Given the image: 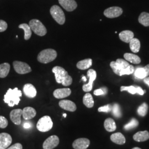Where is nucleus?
Listing matches in <instances>:
<instances>
[{
	"label": "nucleus",
	"instance_id": "nucleus-1",
	"mask_svg": "<svg viewBox=\"0 0 149 149\" xmlns=\"http://www.w3.org/2000/svg\"><path fill=\"white\" fill-rule=\"evenodd\" d=\"M55 74V80L58 84H61L64 86H69L72 83V79L68 72L60 66H55L52 69Z\"/></svg>",
	"mask_w": 149,
	"mask_h": 149
},
{
	"label": "nucleus",
	"instance_id": "nucleus-2",
	"mask_svg": "<svg viewBox=\"0 0 149 149\" xmlns=\"http://www.w3.org/2000/svg\"><path fill=\"white\" fill-rule=\"evenodd\" d=\"M22 96L21 91L19 90L18 88L16 87L14 89L9 88L4 96L3 101L5 103L8 104V106L12 107L18 104L21 101L20 97Z\"/></svg>",
	"mask_w": 149,
	"mask_h": 149
},
{
	"label": "nucleus",
	"instance_id": "nucleus-3",
	"mask_svg": "<svg viewBox=\"0 0 149 149\" xmlns=\"http://www.w3.org/2000/svg\"><path fill=\"white\" fill-rule=\"evenodd\" d=\"M57 57L56 52L53 49H47L41 51L38 55V61L43 64H48Z\"/></svg>",
	"mask_w": 149,
	"mask_h": 149
},
{
	"label": "nucleus",
	"instance_id": "nucleus-4",
	"mask_svg": "<svg viewBox=\"0 0 149 149\" xmlns=\"http://www.w3.org/2000/svg\"><path fill=\"white\" fill-rule=\"evenodd\" d=\"M29 26L31 27L32 31L39 36H44L47 33L46 27L38 19H32L29 22Z\"/></svg>",
	"mask_w": 149,
	"mask_h": 149
},
{
	"label": "nucleus",
	"instance_id": "nucleus-5",
	"mask_svg": "<svg viewBox=\"0 0 149 149\" xmlns=\"http://www.w3.org/2000/svg\"><path fill=\"white\" fill-rule=\"evenodd\" d=\"M53 126L52 118L48 116L41 118L37 124L38 130L41 132H47L51 130Z\"/></svg>",
	"mask_w": 149,
	"mask_h": 149
},
{
	"label": "nucleus",
	"instance_id": "nucleus-6",
	"mask_svg": "<svg viewBox=\"0 0 149 149\" xmlns=\"http://www.w3.org/2000/svg\"><path fill=\"white\" fill-rule=\"evenodd\" d=\"M50 12L54 20L60 25L64 24L65 22V16L62 9L57 5L51 7Z\"/></svg>",
	"mask_w": 149,
	"mask_h": 149
},
{
	"label": "nucleus",
	"instance_id": "nucleus-7",
	"mask_svg": "<svg viewBox=\"0 0 149 149\" xmlns=\"http://www.w3.org/2000/svg\"><path fill=\"white\" fill-rule=\"evenodd\" d=\"M130 64L127 60L122 59H118L116 61H112L110 64V66L113 72L119 76L120 72L122 70L127 68Z\"/></svg>",
	"mask_w": 149,
	"mask_h": 149
},
{
	"label": "nucleus",
	"instance_id": "nucleus-8",
	"mask_svg": "<svg viewBox=\"0 0 149 149\" xmlns=\"http://www.w3.org/2000/svg\"><path fill=\"white\" fill-rule=\"evenodd\" d=\"M14 69L19 74H26L32 71L31 68L28 64L19 61H15L13 63Z\"/></svg>",
	"mask_w": 149,
	"mask_h": 149
},
{
	"label": "nucleus",
	"instance_id": "nucleus-9",
	"mask_svg": "<svg viewBox=\"0 0 149 149\" xmlns=\"http://www.w3.org/2000/svg\"><path fill=\"white\" fill-rule=\"evenodd\" d=\"M87 75L89 78V82L87 84H85L83 85L82 89L85 92H90L92 90L93 83L94 81L96 80L97 73L95 70L90 69L87 71Z\"/></svg>",
	"mask_w": 149,
	"mask_h": 149
},
{
	"label": "nucleus",
	"instance_id": "nucleus-10",
	"mask_svg": "<svg viewBox=\"0 0 149 149\" xmlns=\"http://www.w3.org/2000/svg\"><path fill=\"white\" fill-rule=\"evenodd\" d=\"M123 10L119 7H111L104 11V15L109 18H117L122 15Z\"/></svg>",
	"mask_w": 149,
	"mask_h": 149
},
{
	"label": "nucleus",
	"instance_id": "nucleus-11",
	"mask_svg": "<svg viewBox=\"0 0 149 149\" xmlns=\"http://www.w3.org/2000/svg\"><path fill=\"white\" fill-rule=\"evenodd\" d=\"M59 144V138L56 135H52L47 139L43 145L44 149H53Z\"/></svg>",
	"mask_w": 149,
	"mask_h": 149
},
{
	"label": "nucleus",
	"instance_id": "nucleus-12",
	"mask_svg": "<svg viewBox=\"0 0 149 149\" xmlns=\"http://www.w3.org/2000/svg\"><path fill=\"white\" fill-rule=\"evenodd\" d=\"M12 142V138L9 134L0 133V149L8 148Z\"/></svg>",
	"mask_w": 149,
	"mask_h": 149
},
{
	"label": "nucleus",
	"instance_id": "nucleus-13",
	"mask_svg": "<svg viewBox=\"0 0 149 149\" xmlns=\"http://www.w3.org/2000/svg\"><path fill=\"white\" fill-rule=\"evenodd\" d=\"M59 3L68 12L74 11L77 7V4L74 0H59Z\"/></svg>",
	"mask_w": 149,
	"mask_h": 149
},
{
	"label": "nucleus",
	"instance_id": "nucleus-14",
	"mask_svg": "<svg viewBox=\"0 0 149 149\" xmlns=\"http://www.w3.org/2000/svg\"><path fill=\"white\" fill-rule=\"evenodd\" d=\"M127 91L132 95H135L136 93H138L139 95L143 96L144 93H145L146 91L143 90L139 86H122L120 87V91Z\"/></svg>",
	"mask_w": 149,
	"mask_h": 149
},
{
	"label": "nucleus",
	"instance_id": "nucleus-15",
	"mask_svg": "<svg viewBox=\"0 0 149 149\" xmlns=\"http://www.w3.org/2000/svg\"><path fill=\"white\" fill-rule=\"evenodd\" d=\"M90 144V141L88 139H77L74 141L72 147L74 149H86L89 146Z\"/></svg>",
	"mask_w": 149,
	"mask_h": 149
},
{
	"label": "nucleus",
	"instance_id": "nucleus-16",
	"mask_svg": "<svg viewBox=\"0 0 149 149\" xmlns=\"http://www.w3.org/2000/svg\"><path fill=\"white\" fill-rule=\"evenodd\" d=\"M21 116H22V109H13L10 113V119L15 124L18 125L21 123Z\"/></svg>",
	"mask_w": 149,
	"mask_h": 149
},
{
	"label": "nucleus",
	"instance_id": "nucleus-17",
	"mask_svg": "<svg viewBox=\"0 0 149 149\" xmlns=\"http://www.w3.org/2000/svg\"><path fill=\"white\" fill-rule=\"evenodd\" d=\"M59 105L61 108L69 112H74L77 109L74 102L70 100H61L59 102Z\"/></svg>",
	"mask_w": 149,
	"mask_h": 149
},
{
	"label": "nucleus",
	"instance_id": "nucleus-18",
	"mask_svg": "<svg viewBox=\"0 0 149 149\" xmlns=\"http://www.w3.org/2000/svg\"><path fill=\"white\" fill-rule=\"evenodd\" d=\"M71 93V90L69 88H59L54 91L53 95L56 98L62 99L69 96Z\"/></svg>",
	"mask_w": 149,
	"mask_h": 149
},
{
	"label": "nucleus",
	"instance_id": "nucleus-19",
	"mask_svg": "<svg viewBox=\"0 0 149 149\" xmlns=\"http://www.w3.org/2000/svg\"><path fill=\"white\" fill-rule=\"evenodd\" d=\"M24 93L27 97L33 98L37 95V90L34 86L31 84H27L23 87Z\"/></svg>",
	"mask_w": 149,
	"mask_h": 149
},
{
	"label": "nucleus",
	"instance_id": "nucleus-20",
	"mask_svg": "<svg viewBox=\"0 0 149 149\" xmlns=\"http://www.w3.org/2000/svg\"><path fill=\"white\" fill-rule=\"evenodd\" d=\"M37 112L36 109L31 107H25L22 110V116L25 120H29L36 117Z\"/></svg>",
	"mask_w": 149,
	"mask_h": 149
},
{
	"label": "nucleus",
	"instance_id": "nucleus-21",
	"mask_svg": "<svg viewBox=\"0 0 149 149\" xmlns=\"http://www.w3.org/2000/svg\"><path fill=\"white\" fill-rule=\"evenodd\" d=\"M133 32L130 31H124L122 32H120L119 34V37L120 39L125 42V43H129L131 40L134 38Z\"/></svg>",
	"mask_w": 149,
	"mask_h": 149
},
{
	"label": "nucleus",
	"instance_id": "nucleus-22",
	"mask_svg": "<svg viewBox=\"0 0 149 149\" xmlns=\"http://www.w3.org/2000/svg\"><path fill=\"white\" fill-rule=\"evenodd\" d=\"M133 139L135 141L138 142L145 141L149 139V133L146 130L139 132L134 135Z\"/></svg>",
	"mask_w": 149,
	"mask_h": 149
},
{
	"label": "nucleus",
	"instance_id": "nucleus-23",
	"mask_svg": "<svg viewBox=\"0 0 149 149\" xmlns=\"http://www.w3.org/2000/svg\"><path fill=\"white\" fill-rule=\"evenodd\" d=\"M111 140L113 143L118 145L125 144L126 141L124 136L120 133L113 134L111 136Z\"/></svg>",
	"mask_w": 149,
	"mask_h": 149
},
{
	"label": "nucleus",
	"instance_id": "nucleus-24",
	"mask_svg": "<svg viewBox=\"0 0 149 149\" xmlns=\"http://www.w3.org/2000/svg\"><path fill=\"white\" fill-rule=\"evenodd\" d=\"M104 126L107 132H112L116 130L117 126L114 120L112 118H107L104 123Z\"/></svg>",
	"mask_w": 149,
	"mask_h": 149
},
{
	"label": "nucleus",
	"instance_id": "nucleus-25",
	"mask_svg": "<svg viewBox=\"0 0 149 149\" xmlns=\"http://www.w3.org/2000/svg\"><path fill=\"white\" fill-rule=\"evenodd\" d=\"M92 65V60L91 59H86L80 61L77 63L76 66L80 70L87 69H89Z\"/></svg>",
	"mask_w": 149,
	"mask_h": 149
},
{
	"label": "nucleus",
	"instance_id": "nucleus-26",
	"mask_svg": "<svg viewBox=\"0 0 149 149\" xmlns=\"http://www.w3.org/2000/svg\"><path fill=\"white\" fill-rule=\"evenodd\" d=\"M124 58L127 61L134 64H139L141 63V59L138 55L131 53H125Z\"/></svg>",
	"mask_w": 149,
	"mask_h": 149
},
{
	"label": "nucleus",
	"instance_id": "nucleus-27",
	"mask_svg": "<svg viewBox=\"0 0 149 149\" xmlns=\"http://www.w3.org/2000/svg\"><path fill=\"white\" fill-rule=\"evenodd\" d=\"M10 65L5 63L0 64V78H5L8 74L10 70Z\"/></svg>",
	"mask_w": 149,
	"mask_h": 149
},
{
	"label": "nucleus",
	"instance_id": "nucleus-28",
	"mask_svg": "<svg viewBox=\"0 0 149 149\" xmlns=\"http://www.w3.org/2000/svg\"><path fill=\"white\" fill-rule=\"evenodd\" d=\"M130 50L135 53H138L140 49V42L137 38H133L129 42Z\"/></svg>",
	"mask_w": 149,
	"mask_h": 149
},
{
	"label": "nucleus",
	"instance_id": "nucleus-29",
	"mask_svg": "<svg viewBox=\"0 0 149 149\" xmlns=\"http://www.w3.org/2000/svg\"><path fill=\"white\" fill-rule=\"evenodd\" d=\"M20 29H22L24 32V39L29 40L32 36V29L30 26L26 23H23L19 26Z\"/></svg>",
	"mask_w": 149,
	"mask_h": 149
},
{
	"label": "nucleus",
	"instance_id": "nucleus-30",
	"mask_svg": "<svg viewBox=\"0 0 149 149\" xmlns=\"http://www.w3.org/2000/svg\"><path fill=\"white\" fill-rule=\"evenodd\" d=\"M139 22L145 27L149 26V13L142 12L139 17Z\"/></svg>",
	"mask_w": 149,
	"mask_h": 149
},
{
	"label": "nucleus",
	"instance_id": "nucleus-31",
	"mask_svg": "<svg viewBox=\"0 0 149 149\" xmlns=\"http://www.w3.org/2000/svg\"><path fill=\"white\" fill-rule=\"evenodd\" d=\"M83 103L88 108H92L94 106V100L91 94L87 93L83 98Z\"/></svg>",
	"mask_w": 149,
	"mask_h": 149
},
{
	"label": "nucleus",
	"instance_id": "nucleus-32",
	"mask_svg": "<svg viewBox=\"0 0 149 149\" xmlns=\"http://www.w3.org/2000/svg\"><path fill=\"white\" fill-rule=\"evenodd\" d=\"M112 114L114 117H115L117 118H121L122 116V113L121 111L120 107L119 105L117 103H114L112 108Z\"/></svg>",
	"mask_w": 149,
	"mask_h": 149
},
{
	"label": "nucleus",
	"instance_id": "nucleus-33",
	"mask_svg": "<svg viewBox=\"0 0 149 149\" xmlns=\"http://www.w3.org/2000/svg\"><path fill=\"white\" fill-rule=\"evenodd\" d=\"M135 76L139 79H144L148 77V74L144 68H138L135 71Z\"/></svg>",
	"mask_w": 149,
	"mask_h": 149
},
{
	"label": "nucleus",
	"instance_id": "nucleus-34",
	"mask_svg": "<svg viewBox=\"0 0 149 149\" xmlns=\"http://www.w3.org/2000/svg\"><path fill=\"white\" fill-rule=\"evenodd\" d=\"M139 125V122L135 118H132L129 122L126 124L124 126V129L125 130H130L133 129L134 128H136Z\"/></svg>",
	"mask_w": 149,
	"mask_h": 149
},
{
	"label": "nucleus",
	"instance_id": "nucleus-35",
	"mask_svg": "<svg viewBox=\"0 0 149 149\" xmlns=\"http://www.w3.org/2000/svg\"><path fill=\"white\" fill-rule=\"evenodd\" d=\"M148 105L146 103H143L139 107L137 112L139 115L141 117H145L148 111Z\"/></svg>",
	"mask_w": 149,
	"mask_h": 149
},
{
	"label": "nucleus",
	"instance_id": "nucleus-36",
	"mask_svg": "<svg viewBox=\"0 0 149 149\" xmlns=\"http://www.w3.org/2000/svg\"><path fill=\"white\" fill-rule=\"evenodd\" d=\"M135 71V68L134 67L133 65H130L128 67H127V68L124 69L122 70L120 72V74L119 76H123V75H125V74H132L133 73H134Z\"/></svg>",
	"mask_w": 149,
	"mask_h": 149
},
{
	"label": "nucleus",
	"instance_id": "nucleus-37",
	"mask_svg": "<svg viewBox=\"0 0 149 149\" xmlns=\"http://www.w3.org/2000/svg\"><path fill=\"white\" fill-rule=\"evenodd\" d=\"M107 93V89L106 87H103L102 88H99L94 91L93 93L96 96H101V95H105Z\"/></svg>",
	"mask_w": 149,
	"mask_h": 149
},
{
	"label": "nucleus",
	"instance_id": "nucleus-38",
	"mask_svg": "<svg viewBox=\"0 0 149 149\" xmlns=\"http://www.w3.org/2000/svg\"><path fill=\"white\" fill-rule=\"evenodd\" d=\"M112 106L110 104H107L104 106L101 107L98 109V111L99 112H105L109 113L112 111Z\"/></svg>",
	"mask_w": 149,
	"mask_h": 149
},
{
	"label": "nucleus",
	"instance_id": "nucleus-39",
	"mask_svg": "<svg viewBox=\"0 0 149 149\" xmlns=\"http://www.w3.org/2000/svg\"><path fill=\"white\" fill-rule=\"evenodd\" d=\"M8 120L5 117L3 116H0V128L4 129L8 125Z\"/></svg>",
	"mask_w": 149,
	"mask_h": 149
},
{
	"label": "nucleus",
	"instance_id": "nucleus-40",
	"mask_svg": "<svg viewBox=\"0 0 149 149\" xmlns=\"http://www.w3.org/2000/svg\"><path fill=\"white\" fill-rule=\"evenodd\" d=\"M8 27L7 23L3 20L0 19V32H5Z\"/></svg>",
	"mask_w": 149,
	"mask_h": 149
},
{
	"label": "nucleus",
	"instance_id": "nucleus-41",
	"mask_svg": "<svg viewBox=\"0 0 149 149\" xmlns=\"http://www.w3.org/2000/svg\"><path fill=\"white\" fill-rule=\"evenodd\" d=\"M7 149H23V146L20 143H16Z\"/></svg>",
	"mask_w": 149,
	"mask_h": 149
},
{
	"label": "nucleus",
	"instance_id": "nucleus-42",
	"mask_svg": "<svg viewBox=\"0 0 149 149\" xmlns=\"http://www.w3.org/2000/svg\"><path fill=\"white\" fill-rule=\"evenodd\" d=\"M23 127L25 129H29L31 127V124L29 123H26L23 125Z\"/></svg>",
	"mask_w": 149,
	"mask_h": 149
},
{
	"label": "nucleus",
	"instance_id": "nucleus-43",
	"mask_svg": "<svg viewBox=\"0 0 149 149\" xmlns=\"http://www.w3.org/2000/svg\"><path fill=\"white\" fill-rule=\"evenodd\" d=\"M144 82L145 84H146L149 87V77L148 76L144 79Z\"/></svg>",
	"mask_w": 149,
	"mask_h": 149
},
{
	"label": "nucleus",
	"instance_id": "nucleus-44",
	"mask_svg": "<svg viewBox=\"0 0 149 149\" xmlns=\"http://www.w3.org/2000/svg\"><path fill=\"white\" fill-rule=\"evenodd\" d=\"M144 69L145 70L146 72V74H148V76H149V64L147 65L146 66L144 67Z\"/></svg>",
	"mask_w": 149,
	"mask_h": 149
},
{
	"label": "nucleus",
	"instance_id": "nucleus-45",
	"mask_svg": "<svg viewBox=\"0 0 149 149\" xmlns=\"http://www.w3.org/2000/svg\"><path fill=\"white\" fill-rule=\"evenodd\" d=\"M82 81H84V82H86V81H87V79H86V77L85 76H82Z\"/></svg>",
	"mask_w": 149,
	"mask_h": 149
},
{
	"label": "nucleus",
	"instance_id": "nucleus-46",
	"mask_svg": "<svg viewBox=\"0 0 149 149\" xmlns=\"http://www.w3.org/2000/svg\"><path fill=\"white\" fill-rule=\"evenodd\" d=\"M66 116H67V115H66V113H64V114H63V117H64V118L66 117Z\"/></svg>",
	"mask_w": 149,
	"mask_h": 149
},
{
	"label": "nucleus",
	"instance_id": "nucleus-47",
	"mask_svg": "<svg viewBox=\"0 0 149 149\" xmlns=\"http://www.w3.org/2000/svg\"><path fill=\"white\" fill-rule=\"evenodd\" d=\"M132 149H141L140 148H137V147H135V148H134Z\"/></svg>",
	"mask_w": 149,
	"mask_h": 149
}]
</instances>
